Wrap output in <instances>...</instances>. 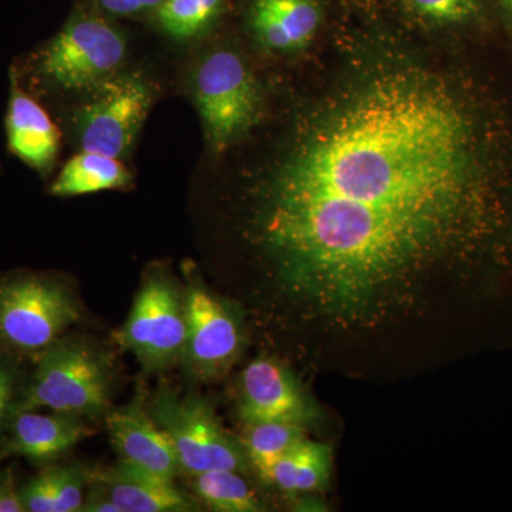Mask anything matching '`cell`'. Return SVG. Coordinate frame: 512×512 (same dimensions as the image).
Wrapping results in <instances>:
<instances>
[{"label": "cell", "instance_id": "7a4b0ae2", "mask_svg": "<svg viewBox=\"0 0 512 512\" xmlns=\"http://www.w3.org/2000/svg\"><path fill=\"white\" fill-rule=\"evenodd\" d=\"M113 370L109 353L100 346L79 336H62L37 355L35 369L22 384L13 413L47 410L86 420L106 417Z\"/></svg>", "mask_w": 512, "mask_h": 512}, {"label": "cell", "instance_id": "7c38bea8", "mask_svg": "<svg viewBox=\"0 0 512 512\" xmlns=\"http://www.w3.org/2000/svg\"><path fill=\"white\" fill-rule=\"evenodd\" d=\"M106 426L111 446L121 460L170 480L183 474L170 440L150 416L140 390L126 406L106 414Z\"/></svg>", "mask_w": 512, "mask_h": 512}, {"label": "cell", "instance_id": "52a82bcc", "mask_svg": "<svg viewBox=\"0 0 512 512\" xmlns=\"http://www.w3.org/2000/svg\"><path fill=\"white\" fill-rule=\"evenodd\" d=\"M127 39L100 16L74 15L40 56V73L63 92L90 93L121 72Z\"/></svg>", "mask_w": 512, "mask_h": 512}, {"label": "cell", "instance_id": "5b68a950", "mask_svg": "<svg viewBox=\"0 0 512 512\" xmlns=\"http://www.w3.org/2000/svg\"><path fill=\"white\" fill-rule=\"evenodd\" d=\"M148 412L170 440L181 473L191 477L215 470L247 473L251 468L241 441L229 436L204 397H181L170 387H161Z\"/></svg>", "mask_w": 512, "mask_h": 512}, {"label": "cell", "instance_id": "30bf717a", "mask_svg": "<svg viewBox=\"0 0 512 512\" xmlns=\"http://www.w3.org/2000/svg\"><path fill=\"white\" fill-rule=\"evenodd\" d=\"M239 419L245 424L284 421L305 426L312 407L291 370L271 357L249 363L239 379Z\"/></svg>", "mask_w": 512, "mask_h": 512}, {"label": "cell", "instance_id": "2e32d148", "mask_svg": "<svg viewBox=\"0 0 512 512\" xmlns=\"http://www.w3.org/2000/svg\"><path fill=\"white\" fill-rule=\"evenodd\" d=\"M93 470L82 464H47L20 485L26 512H80Z\"/></svg>", "mask_w": 512, "mask_h": 512}, {"label": "cell", "instance_id": "ba28073f", "mask_svg": "<svg viewBox=\"0 0 512 512\" xmlns=\"http://www.w3.org/2000/svg\"><path fill=\"white\" fill-rule=\"evenodd\" d=\"M187 340L183 363L194 379L210 382L231 369L247 340L238 306L211 291L192 264L184 266Z\"/></svg>", "mask_w": 512, "mask_h": 512}, {"label": "cell", "instance_id": "9a60e30c", "mask_svg": "<svg viewBox=\"0 0 512 512\" xmlns=\"http://www.w3.org/2000/svg\"><path fill=\"white\" fill-rule=\"evenodd\" d=\"M10 151L37 171H47L59 154V131L45 110L13 82L8 119Z\"/></svg>", "mask_w": 512, "mask_h": 512}, {"label": "cell", "instance_id": "ffe728a7", "mask_svg": "<svg viewBox=\"0 0 512 512\" xmlns=\"http://www.w3.org/2000/svg\"><path fill=\"white\" fill-rule=\"evenodd\" d=\"M305 426L284 421L247 424L244 439L241 440L251 470L256 476H264L275 461L285 456L299 441L305 439Z\"/></svg>", "mask_w": 512, "mask_h": 512}, {"label": "cell", "instance_id": "5bb4252c", "mask_svg": "<svg viewBox=\"0 0 512 512\" xmlns=\"http://www.w3.org/2000/svg\"><path fill=\"white\" fill-rule=\"evenodd\" d=\"M249 29L262 49L293 55L311 45L322 23L319 0H254Z\"/></svg>", "mask_w": 512, "mask_h": 512}, {"label": "cell", "instance_id": "6da1fadb", "mask_svg": "<svg viewBox=\"0 0 512 512\" xmlns=\"http://www.w3.org/2000/svg\"><path fill=\"white\" fill-rule=\"evenodd\" d=\"M356 60L242 192L239 231L274 313L318 339L433 308L505 163L493 116L456 74L397 46Z\"/></svg>", "mask_w": 512, "mask_h": 512}, {"label": "cell", "instance_id": "603a6c76", "mask_svg": "<svg viewBox=\"0 0 512 512\" xmlns=\"http://www.w3.org/2000/svg\"><path fill=\"white\" fill-rule=\"evenodd\" d=\"M22 384L19 355L0 348V437L18 402Z\"/></svg>", "mask_w": 512, "mask_h": 512}, {"label": "cell", "instance_id": "44dd1931", "mask_svg": "<svg viewBox=\"0 0 512 512\" xmlns=\"http://www.w3.org/2000/svg\"><path fill=\"white\" fill-rule=\"evenodd\" d=\"M227 0H163L156 9L165 35L187 42L204 35L220 18Z\"/></svg>", "mask_w": 512, "mask_h": 512}, {"label": "cell", "instance_id": "cb8c5ba5", "mask_svg": "<svg viewBox=\"0 0 512 512\" xmlns=\"http://www.w3.org/2000/svg\"><path fill=\"white\" fill-rule=\"evenodd\" d=\"M104 12L113 16H134L150 12L163 3V0H97Z\"/></svg>", "mask_w": 512, "mask_h": 512}, {"label": "cell", "instance_id": "4fadbf2b", "mask_svg": "<svg viewBox=\"0 0 512 512\" xmlns=\"http://www.w3.org/2000/svg\"><path fill=\"white\" fill-rule=\"evenodd\" d=\"M99 484L121 512H194L200 501L175 487L174 480L120 460L116 466L93 471Z\"/></svg>", "mask_w": 512, "mask_h": 512}, {"label": "cell", "instance_id": "ac0fdd59", "mask_svg": "<svg viewBox=\"0 0 512 512\" xmlns=\"http://www.w3.org/2000/svg\"><path fill=\"white\" fill-rule=\"evenodd\" d=\"M133 175L120 158L82 151L70 158L50 187L55 197H77L93 192L124 190Z\"/></svg>", "mask_w": 512, "mask_h": 512}, {"label": "cell", "instance_id": "3957f363", "mask_svg": "<svg viewBox=\"0 0 512 512\" xmlns=\"http://www.w3.org/2000/svg\"><path fill=\"white\" fill-rule=\"evenodd\" d=\"M190 86L215 156L247 137L264 116L262 83L237 49L214 47L202 55L192 69Z\"/></svg>", "mask_w": 512, "mask_h": 512}, {"label": "cell", "instance_id": "8fae6325", "mask_svg": "<svg viewBox=\"0 0 512 512\" xmlns=\"http://www.w3.org/2000/svg\"><path fill=\"white\" fill-rule=\"evenodd\" d=\"M94 434L89 421L42 410H23L10 416L0 437V458L22 457L47 466Z\"/></svg>", "mask_w": 512, "mask_h": 512}, {"label": "cell", "instance_id": "8992f818", "mask_svg": "<svg viewBox=\"0 0 512 512\" xmlns=\"http://www.w3.org/2000/svg\"><path fill=\"white\" fill-rule=\"evenodd\" d=\"M114 339L137 357L144 372L181 363L187 340L184 289L163 266L147 269L130 315Z\"/></svg>", "mask_w": 512, "mask_h": 512}, {"label": "cell", "instance_id": "7402d4cb", "mask_svg": "<svg viewBox=\"0 0 512 512\" xmlns=\"http://www.w3.org/2000/svg\"><path fill=\"white\" fill-rule=\"evenodd\" d=\"M410 18L433 28L463 25L480 13V0H397Z\"/></svg>", "mask_w": 512, "mask_h": 512}, {"label": "cell", "instance_id": "e0dca14e", "mask_svg": "<svg viewBox=\"0 0 512 512\" xmlns=\"http://www.w3.org/2000/svg\"><path fill=\"white\" fill-rule=\"evenodd\" d=\"M330 466L332 450L328 444L305 437L275 461L261 481L285 494L313 493L328 484Z\"/></svg>", "mask_w": 512, "mask_h": 512}, {"label": "cell", "instance_id": "277c9868", "mask_svg": "<svg viewBox=\"0 0 512 512\" xmlns=\"http://www.w3.org/2000/svg\"><path fill=\"white\" fill-rule=\"evenodd\" d=\"M82 315L76 293L39 274L0 276V348L39 355Z\"/></svg>", "mask_w": 512, "mask_h": 512}, {"label": "cell", "instance_id": "9c48e42d", "mask_svg": "<svg viewBox=\"0 0 512 512\" xmlns=\"http://www.w3.org/2000/svg\"><path fill=\"white\" fill-rule=\"evenodd\" d=\"M150 82L138 72H120L87 93L74 114L82 151L126 156L153 106Z\"/></svg>", "mask_w": 512, "mask_h": 512}, {"label": "cell", "instance_id": "4316f807", "mask_svg": "<svg viewBox=\"0 0 512 512\" xmlns=\"http://www.w3.org/2000/svg\"><path fill=\"white\" fill-rule=\"evenodd\" d=\"M504 2H505V5L508 6V9H510L512 12V0H504Z\"/></svg>", "mask_w": 512, "mask_h": 512}, {"label": "cell", "instance_id": "d6986e66", "mask_svg": "<svg viewBox=\"0 0 512 512\" xmlns=\"http://www.w3.org/2000/svg\"><path fill=\"white\" fill-rule=\"evenodd\" d=\"M242 474L239 471L215 470L191 476L195 498L212 511H264V504Z\"/></svg>", "mask_w": 512, "mask_h": 512}, {"label": "cell", "instance_id": "484cf974", "mask_svg": "<svg viewBox=\"0 0 512 512\" xmlns=\"http://www.w3.org/2000/svg\"><path fill=\"white\" fill-rule=\"evenodd\" d=\"M80 512H121L99 484H90Z\"/></svg>", "mask_w": 512, "mask_h": 512}, {"label": "cell", "instance_id": "d4e9b609", "mask_svg": "<svg viewBox=\"0 0 512 512\" xmlns=\"http://www.w3.org/2000/svg\"><path fill=\"white\" fill-rule=\"evenodd\" d=\"M0 512H26L19 485L9 468H0Z\"/></svg>", "mask_w": 512, "mask_h": 512}]
</instances>
